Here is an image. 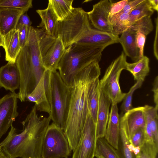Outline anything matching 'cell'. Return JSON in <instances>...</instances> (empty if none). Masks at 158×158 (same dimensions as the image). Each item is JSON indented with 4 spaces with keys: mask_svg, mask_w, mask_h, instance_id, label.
<instances>
[{
    "mask_svg": "<svg viewBox=\"0 0 158 158\" xmlns=\"http://www.w3.org/2000/svg\"><path fill=\"white\" fill-rule=\"evenodd\" d=\"M35 105L22 122L23 129L19 133L12 125L0 146L10 158H42L44 138L51 120L49 116H39Z\"/></svg>",
    "mask_w": 158,
    "mask_h": 158,
    "instance_id": "6da1fadb",
    "label": "cell"
},
{
    "mask_svg": "<svg viewBox=\"0 0 158 158\" xmlns=\"http://www.w3.org/2000/svg\"><path fill=\"white\" fill-rule=\"evenodd\" d=\"M99 63L92 62L80 71L70 87L69 108L64 131L73 151L78 144L88 113L87 92L89 85L101 74Z\"/></svg>",
    "mask_w": 158,
    "mask_h": 158,
    "instance_id": "7a4b0ae2",
    "label": "cell"
},
{
    "mask_svg": "<svg viewBox=\"0 0 158 158\" xmlns=\"http://www.w3.org/2000/svg\"><path fill=\"white\" fill-rule=\"evenodd\" d=\"M41 28L31 26L27 40L19 53L15 63L20 77L18 99L26 100L40 81L46 70L42 63L40 42Z\"/></svg>",
    "mask_w": 158,
    "mask_h": 158,
    "instance_id": "3957f363",
    "label": "cell"
},
{
    "mask_svg": "<svg viewBox=\"0 0 158 158\" xmlns=\"http://www.w3.org/2000/svg\"><path fill=\"white\" fill-rule=\"evenodd\" d=\"M105 48L76 44L66 48L57 68L64 81L71 87L75 77L80 71L92 62H100Z\"/></svg>",
    "mask_w": 158,
    "mask_h": 158,
    "instance_id": "277c9868",
    "label": "cell"
},
{
    "mask_svg": "<svg viewBox=\"0 0 158 158\" xmlns=\"http://www.w3.org/2000/svg\"><path fill=\"white\" fill-rule=\"evenodd\" d=\"M49 102L51 120L64 130L71 98V88L64 81L57 70L51 71Z\"/></svg>",
    "mask_w": 158,
    "mask_h": 158,
    "instance_id": "5b68a950",
    "label": "cell"
},
{
    "mask_svg": "<svg viewBox=\"0 0 158 158\" xmlns=\"http://www.w3.org/2000/svg\"><path fill=\"white\" fill-rule=\"evenodd\" d=\"M92 28L86 12L81 7H73L64 20L58 22L57 35L66 48L74 44H82Z\"/></svg>",
    "mask_w": 158,
    "mask_h": 158,
    "instance_id": "8992f818",
    "label": "cell"
},
{
    "mask_svg": "<svg viewBox=\"0 0 158 158\" xmlns=\"http://www.w3.org/2000/svg\"><path fill=\"white\" fill-rule=\"evenodd\" d=\"M127 56L123 52L113 60L106 69L104 76L99 80L101 89L110 100L111 104H117L122 101L126 93L121 90L119 82L123 70L125 69Z\"/></svg>",
    "mask_w": 158,
    "mask_h": 158,
    "instance_id": "52a82bcc",
    "label": "cell"
},
{
    "mask_svg": "<svg viewBox=\"0 0 158 158\" xmlns=\"http://www.w3.org/2000/svg\"><path fill=\"white\" fill-rule=\"evenodd\" d=\"M72 149L64 131L52 123L48 126L43 139L42 158H68Z\"/></svg>",
    "mask_w": 158,
    "mask_h": 158,
    "instance_id": "ba28073f",
    "label": "cell"
},
{
    "mask_svg": "<svg viewBox=\"0 0 158 158\" xmlns=\"http://www.w3.org/2000/svg\"><path fill=\"white\" fill-rule=\"evenodd\" d=\"M40 46L42 61L45 68L51 71L57 70L66 50L61 38L48 35L42 28Z\"/></svg>",
    "mask_w": 158,
    "mask_h": 158,
    "instance_id": "9c48e42d",
    "label": "cell"
},
{
    "mask_svg": "<svg viewBox=\"0 0 158 158\" xmlns=\"http://www.w3.org/2000/svg\"><path fill=\"white\" fill-rule=\"evenodd\" d=\"M97 138L96 124L89 112L78 144L72 158H94Z\"/></svg>",
    "mask_w": 158,
    "mask_h": 158,
    "instance_id": "30bf717a",
    "label": "cell"
},
{
    "mask_svg": "<svg viewBox=\"0 0 158 158\" xmlns=\"http://www.w3.org/2000/svg\"><path fill=\"white\" fill-rule=\"evenodd\" d=\"M17 94L9 93L0 98V139L19 115Z\"/></svg>",
    "mask_w": 158,
    "mask_h": 158,
    "instance_id": "8fae6325",
    "label": "cell"
},
{
    "mask_svg": "<svg viewBox=\"0 0 158 158\" xmlns=\"http://www.w3.org/2000/svg\"><path fill=\"white\" fill-rule=\"evenodd\" d=\"M51 71L46 70L38 84L32 92L26 98L28 101L34 102L37 110L51 113L49 102L50 80Z\"/></svg>",
    "mask_w": 158,
    "mask_h": 158,
    "instance_id": "7c38bea8",
    "label": "cell"
},
{
    "mask_svg": "<svg viewBox=\"0 0 158 158\" xmlns=\"http://www.w3.org/2000/svg\"><path fill=\"white\" fill-rule=\"evenodd\" d=\"M112 3L110 0L100 1L93 5L92 10L86 12L90 24L95 29L112 33V28L109 19Z\"/></svg>",
    "mask_w": 158,
    "mask_h": 158,
    "instance_id": "4fadbf2b",
    "label": "cell"
},
{
    "mask_svg": "<svg viewBox=\"0 0 158 158\" xmlns=\"http://www.w3.org/2000/svg\"><path fill=\"white\" fill-rule=\"evenodd\" d=\"M20 84L19 73L15 63L8 62L0 67V88L15 93Z\"/></svg>",
    "mask_w": 158,
    "mask_h": 158,
    "instance_id": "5bb4252c",
    "label": "cell"
},
{
    "mask_svg": "<svg viewBox=\"0 0 158 158\" xmlns=\"http://www.w3.org/2000/svg\"><path fill=\"white\" fill-rule=\"evenodd\" d=\"M120 119L125 124L130 140L137 131L144 127L145 118L144 106L133 108L124 113Z\"/></svg>",
    "mask_w": 158,
    "mask_h": 158,
    "instance_id": "9a60e30c",
    "label": "cell"
},
{
    "mask_svg": "<svg viewBox=\"0 0 158 158\" xmlns=\"http://www.w3.org/2000/svg\"><path fill=\"white\" fill-rule=\"evenodd\" d=\"M26 12L20 9L0 7V32L2 37L16 29L20 16Z\"/></svg>",
    "mask_w": 158,
    "mask_h": 158,
    "instance_id": "2e32d148",
    "label": "cell"
},
{
    "mask_svg": "<svg viewBox=\"0 0 158 158\" xmlns=\"http://www.w3.org/2000/svg\"><path fill=\"white\" fill-rule=\"evenodd\" d=\"M120 118L117 104H111L105 139L116 149L118 148Z\"/></svg>",
    "mask_w": 158,
    "mask_h": 158,
    "instance_id": "e0dca14e",
    "label": "cell"
},
{
    "mask_svg": "<svg viewBox=\"0 0 158 158\" xmlns=\"http://www.w3.org/2000/svg\"><path fill=\"white\" fill-rule=\"evenodd\" d=\"M111 104L109 99L101 89L96 122L97 139L105 136Z\"/></svg>",
    "mask_w": 158,
    "mask_h": 158,
    "instance_id": "ac0fdd59",
    "label": "cell"
},
{
    "mask_svg": "<svg viewBox=\"0 0 158 158\" xmlns=\"http://www.w3.org/2000/svg\"><path fill=\"white\" fill-rule=\"evenodd\" d=\"M36 12L41 19V22L37 27L43 29L48 35L57 37L59 21L50 3L48 2L46 8L37 10Z\"/></svg>",
    "mask_w": 158,
    "mask_h": 158,
    "instance_id": "d6986e66",
    "label": "cell"
},
{
    "mask_svg": "<svg viewBox=\"0 0 158 158\" xmlns=\"http://www.w3.org/2000/svg\"><path fill=\"white\" fill-rule=\"evenodd\" d=\"M5 60L8 62L15 63L17 57L21 48L20 47L18 31L13 30L3 37Z\"/></svg>",
    "mask_w": 158,
    "mask_h": 158,
    "instance_id": "ffe728a7",
    "label": "cell"
},
{
    "mask_svg": "<svg viewBox=\"0 0 158 158\" xmlns=\"http://www.w3.org/2000/svg\"><path fill=\"white\" fill-rule=\"evenodd\" d=\"M136 32L127 30L121 34L118 40L125 55L135 62L140 59L139 49L136 43Z\"/></svg>",
    "mask_w": 158,
    "mask_h": 158,
    "instance_id": "44dd1931",
    "label": "cell"
},
{
    "mask_svg": "<svg viewBox=\"0 0 158 158\" xmlns=\"http://www.w3.org/2000/svg\"><path fill=\"white\" fill-rule=\"evenodd\" d=\"M99 78L95 79L89 83L87 92L88 112L96 124L101 90Z\"/></svg>",
    "mask_w": 158,
    "mask_h": 158,
    "instance_id": "7402d4cb",
    "label": "cell"
},
{
    "mask_svg": "<svg viewBox=\"0 0 158 158\" xmlns=\"http://www.w3.org/2000/svg\"><path fill=\"white\" fill-rule=\"evenodd\" d=\"M149 59L144 56L138 61L133 63L127 62L125 70L129 71L136 81L141 80L144 81L145 77L150 71Z\"/></svg>",
    "mask_w": 158,
    "mask_h": 158,
    "instance_id": "603a6c76",
    "label": "cell"
},
{
    "mask_svg": "<svg viewBox=\"0 0 158 158\" xmlns=\"http://www.w3.org/2000/svg\"><path fill=\"white\" fill-rule=\"evenodd\" d=\"M109 19L114 35L121 34L130 27L129 14L118 13L109 16Z\"/></svg>",
    "mask_w": 158,
    "mask_h": 158,
    "instance_id": "cb8c5ba5",
    "label": "cell"
},
{
    "mask_svg": "<svg viewBox=\"0 0 158 158\" xmlns=\"http://www.w3.org/2000/svg\"><path fill=\"white\" fill-rule=\"evenodd\" d=\"M94 156L97 158H121L116 149L104 137L97 139Z\"/></svg>",
    "mask_w": 158,
    "mask_h": 158,
    "instance_id": "d4e9b609",
    "label": "cell"
},
{
    "mask_svg": "<svg viewBox=\"0 0 158 158\" xmlns=\"http://www.w3.org/2000/svg\"><path fill=\"white\" fill-rule=\"evenodd\" d=\"M73 0H49L59 22L64 20L71 12Z\"/></svg>",
    "mask_w": 158,
    "mask_h": 158,
    "instance_id": "484cf974",
    "label": "cell"
},
{
    "mask_svg": "<svg viewBox=\"0 0 158 158\" xmlns=\"http://www.w3.org/2000/svg\"><path fill=\"white\" fill-rule=\"evenodd\" d=\"M154 11L151 7L149 0H144L129 13L130 26L144 17L151 16Z\"/></svg>",
    "mask_w": 158,
    "mask_h": 158,
    "instance_id": "4316f807",
    "label": "cell"
},
{
    "mask_svg": "<svg viewBox=\"0 0 158 158\" xmlns=\"http://www.w3.org/2000/svg\"><path fill=\"white\" fill-rule=\"evenodd\" d=\"M143 106L145 117L148 120L155 143L158 147V110L148 105Z\"/></svg>",
    "mask_w": 158,
    "mask_h": 158,
    "instance_id": "83f0119b",
    "label": "cell"
},
{
    "mask_svg": "<svg viewBox=\"0 0 158 158\" xmlns=\"http://www.w3.org/2000/svg\"><path fill=\"white\" fill-rule=\"evenodd\" d=\"M120 137L122 145V152L123 158H133L132 153L128 146L130 143L129 134L124 123L120 119Z\"/></svg>",
    "mask_w": 158,
    "mask_h": 158,
    "instance_id": "f1b7e54d",
    "label": "cell"
},
{
    "mask_svg": "<svg viewBox=\"0 0 158 158\" xmlns=\"http://www.w3.org/2000/svg\"><path fill=\"white\" fill-rule=\"evenodd\" d=\"M151 16L144 17L131 25L127 30L135 32L139 31L146 36L153 29V26Z\"/></svg>",
    "mask_w": 158,
    "mask_h": 158,
    "instance_id": "f546056e",
    "label": "cell"
},
{
    "mask_svg": "<svg viewBox=\"0 0 158 158\" xmlns=\"http://www.w3.org/2000/svg\"><path fill=\"white\" fill-rule=\"evenodd\" d=\"M139 153L135 158H156L158 147L155 143H151L143 140Z\"/></svg>",
    "mask_w": 158,
    "mask_h": 158,
    "instance_id": "4dcf8cb0",
    "label": "cell"
},
{
    "mask_svg": "<svg viewBox=\"0 0 158 158\" xmlns=\"http://www.w3.org/2000/svg\"><path fill=\"white\" fill-rule=\"evenodd\" d=\"M32 0H0V7L22 9L27 12L32 7Z\"/></svg>",
    "mask_w": 158,
    "mask_h": 158,
    "instance_id": "1f68e13d",
    "label": "cell"
},
{
    "mask_svg": "<svg viewBox=\"0 0 158 158\" xmlns=\"http://www.w3.org/2000/svg\"><path fill=\"white\" fill-rule=\"evenodd\" d=\"M143 82L141 80L136 81L135 84L131 88L129 92L126 93L121 106V109L123 114L133 108V95L135 91L141 86Z\"/></svg>",
    "mask_w": 158,
    "mask_h": 158,
    "instance_id": "d6a6232c",
    "label": "cell"
},
{
    "mask_svg": "<svg viewBox=\"0 0 158 158\" xmlns=\"http://www.w3.org/2000/svg\"><path fill=\"white\" fill-rule=\"evenodd\" d=\"M30 27L24 25L17 26L16 29L18 31L19 44L21 48L24 46L27 40Z\"/></svg>",
    "mask_w": 158,
    "mask_h": 158,
    "instance_id": "836d02e7",
    "label": "cell"
},
{
    "mask_svg": "<svg viewBox=\"0 0 158 158\" xmlns=\"http://www.w3.org/2000/svg\"><path fill=\"white\" fill-rule=\"evenodd\" d=\"M146 36L143 33L136 32L135 41L139 49L140 59L143 56L144 48Z\"/></svg>",
    "mask_w": 158,
    "mask_h": 158,
    "instance_id": "e575fe53",
    "label": "cell"
},
{
    "mask_svg": "<svg viewBox=\"0 0 158 158\" xmlns=\"http://www.w3.org/2000/svg\"><path fill=\"white\" fill-rule=\"evenodd\" d=\"M143 140V129L141 128L137 131L132 136L130 143L135 147H140Z\"/></svg>",
    "mask_w": 158,
    "mask_h": 158,
    "instance_id": "d590c367",
    "label": "cell"
},
{
    "mask_svg": "<svg viewBox=\"0 0 158 158\" xmlns=\"http://www.w3.org/2000/svg\"><path fill=\"white\" fill-rule=\"evenodd\" d=\"M145 124L143 128V140L151 143H155L148 120L145 117Z\"/></svg>",
    "mask_w": 158,
    "mask_h": 158,
    "instance_id": "8d00e7d4",
    "label": "cell"
},
{
    "mask_svg": "<svg viewBox=\"0 0 158 158\" xmlns=\"http://www.w3.org/2000/svg\"><path fill=\"white\" fill-rule=\"evenodd\" d=\"M129 0H124L117 2L112 3L110 9L109 16L117 14L121 11Z\"/></svg>",
    "mask_w": 158,
    "mask_h": 158,
    "instance_id": "74e56055",
    "label": "cell"
},
{
    "mask_svg": "<svg viewBox=\"0 0 158 158\" xmlns=\"http://www.w3.org/2000/svg\"><path fill=\"white\" fill-rule=\"evenodd\" d=\"M144 0H129L123 10L118 13H125L129 14L138 5Z\"/></svg>",
    "mask_w": 158,
    "mask_h": 158,
    "instance_id": "f35d334b",
    "label": "cell"
},
{
    "mask_svg": "<svg viewBox=\"0 0 158 158\" xmlns=\"http://www.w3.org/2000/svg\"><path fill=\"white\" fill-rule=\"evenodd\" d=\"M152 91L154 93V101L155 104L154 107L158 110V76H157L153 81Z\"/></svg>",
    "mask_w": 158,
    "mask_h": 158,
    "instance_id": "ab89813d",
    "label": "cell"
},
{
    "mask_svg": "<svg viewBox=\"0 0 158 158\" xmlns=\"http://www.w3.org/2000/svg\"><path fill=\"white\" fill-rule=\"evenodd\" d=\"M155 21L156 25V30L155 36L153 45V51L154 55L156 59L158 60V17L155 19Z\"/></svg>",
    "mask_w": 158,
    "mask_h": 158,
    "instance_id": "60d3db41",
    "label": "cell"
},
{
    "mask_svg": "<svg viewBox=\"0 0 158 158\" xmlns=\"http://www.w3.org/2000/svg\"><path fill=\"white\" fill-rule=\"evenodd\" d=\"M32 22L26 13L21 15L20 16L17 25H24L28 27L31 26Z\"/></svg>",
    "mask_w": 158,
    "mask_h": 158,
    "instance_id": "b9f144b4",
    "label": "cell"
},
{
    "mask_svg": "<svg viewBox=\"0 0 158 158\" xmlns=\"http://www.w3.org/2000/svg\"><path fill=\"white\" fill-rule=\"evenodd\" d=\"M152 9L157 12L158 11V0H149Z\"/></svg>",
    "mask_w": 158,
    "mask_h": 158,
    "instance_id": "7bdbcfd3",
    "label": "cell"
},
{
    "mask_svg": "<svg viewBox=\"0 0 158 158\" xmlns=\"http://www.w3.org/2000/svg\"><path fill=\"white\" fill-rule=\"evenodd\" d=\"M0 158H10L4 152L0 146Z\"/></svg>",
    "mask_w": 158,
    "mask_h": 158,
    "instance_id": "ee69618b",
    "label": "cell"
},
{
    "mask_svg": "<svg viewBox=\"0 0 158 158\" xmlns=\"http://www.w3.org/2000/svg\"><path fill=\"white\" fill-rule=\"evenodd\" d=\"M140 149V147L137 146L135 147L133 152V153L136 156L139 153Z\"/></svg>",
    "mask_w": 158,
    "mask_h": 158,
    "instance_id": "f6af8a7d",
    "label": "cell"
},
{
    "mask_svg": "<svg viewBox=\"0 0 158 158\" xmlns=\"http://www.w3.org/2000/svg\"><path fill=\"white\" fill-rule=\"evenodd\" d=\"M3 38L0 32V46L3 47Z\"/></svg>",
    "mask_w": 158,
    "mask_h": 158,
    "instance_id": "bcb514c9",
    "label": "cell"
},
{
    "mask_svg": "<svg viewBox=\"0 0 158 158\" xmlns=\"http://www.w3.org/2000/svg\"><path fill=\"white\" fill-rule=\"evenodd\" d=\"M1 52H0V58L1 57Z\"/></svg>",
    "mask_w": 158,
    "mask_h": 158,
    "instance_id": "7dc6e473",
    "label": "cell"
},
{
    "mask_svg": "<svg viewBox=\"0 0 158 158\" xmlns=\"http://www.w3.org/2000/svg\"><path fill=\"white\" fill-rule=\"evenodd\" d=\"M98 158H101V157H98Z\"/></svg>",
    "mask_w": 158,
    "mask_h": 158,
    "instance_id": "c3c4849f",
    "label": "cell"
}]
</instances>
